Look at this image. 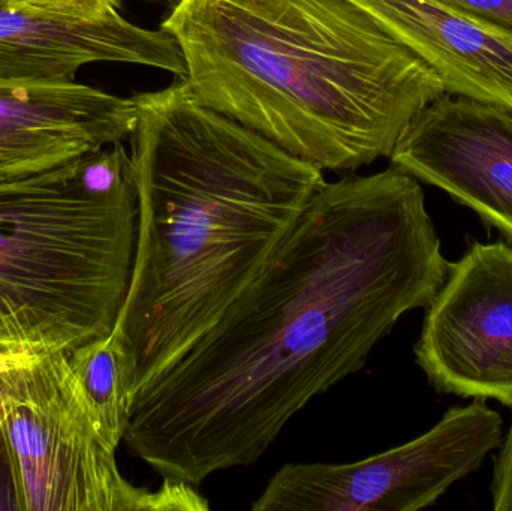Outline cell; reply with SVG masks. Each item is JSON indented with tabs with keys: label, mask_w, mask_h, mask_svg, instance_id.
I'll list each match as a JSON object with an SVG mask.
<instances>
[{
	"label": "cell",
	"mask_w": 512,
	"mask_h": 511,
	"mask_svg": "<svg viewBox=\"0 0 512 511\" xmlns=\"http://www.w3.org/2000/svg\"><path fill=\"white\" fill-rule=\"evenodd\" d=\"M450 269L414 176L393 165L325 182L218 323L134 396L129 452L197 488L255 464Z\"/></svg>",
	"instance_id": "1"
},
{
	"label": "cell",
	"mask_w": 512,
	"mask_h": 511,
	"mask_svg": "<svg viewBox=\"0 0 512 511\" xmlns=\"http://www.w3.org/2000/svg\"><path fill=\"white\" fill-rule=\"evenodd\" d=\"M132 101L137 254L113 333L128 353L135 396L218 323L325 179L206 107L185 78Z\"/></svg>",
	"instance_id": "2"
},
{
	"label": "cell",
	"mask_w": 512,
	"mask_h": 511,
	"mask_svg": "<svg viewBox=\"0 0 512 511\" xmlns=\"http://www.w3.org/2000/svg\"><path fill=\"white\" fill-rule=\"evenodd\" d=\"M161 29L206 107L322 171L390 158L411 120L447 93L351 0H174Z\"/></svg>",
	"instance_id": "3"
},
{
	"label": "cell",
	"mask_w": 512,
	"mask_h": 511,
	"mask_svg": "<svg viewBox=\"0 0 512 511\" xmlns=\"http://www.w3.org/2000/svg\"><path fill=\"white\" fill-rule=\"evenodd\" d=\"M138 215L123 141L0 185V356L68 353L113 332Z\"/></svg>",
	"instance_id": "4"
},
{
	"label": "cell",
	"mask_w": 512,
	"mask_h": 511,
	"mask_svg": "<svg viewBox=\"0 0 512 511\" xmlns=\"http://www.w3.org/2000/svg\"><path fill=\"white\" fill-rule=\"evenodd\" d=\"M0 413L24 511H206L197 486L120 474L63 351L0 356Z\"/></svg>",
	"instance_id": "5"
},
{
	"label": "cell",
	"mask_w": 512,
	"mask_h": 511,
	"mask_svg": "<svg viewBox=\"0 0 512 511\" xmlns=\"http://www.w3.org/2000/svg\"><path fill=\"white\" fill-rule=\"evenodd\" d=\"M504 440L484 399L448 410L426 434L349 464H288L252 511H418L477 471Z\"/></svg>",
	"instance_id": "6"
},
{
	"label": "cell",
	"mask_w": 512,
	"mask_h": 511,
	"mask_svg": "<svg viewBox=\"0 0 512 511\" xmlns=\"http://www.w3.org/2000/svg\"><path fill=\"white\" fill-rule=\"evenodd\" d=\"M426 309L415 357L430 383L512 407V245L474 243Z\"/></svg>",
	"instance_id": "7"
},
{
	"label": "cell",
	"mask_w": 512,
	"mask_h": 511,
	"mask_svg": "<svg viewBox=\"0 0 512 511\" xmlns=\"http://www.w3.org/2000/svg\"><path fill=\"white\" fill-rule=\"evenodd\" d=\"M390 158L474 210L512 245V111L445 93L411 120Z\"/></svg>",
	"instance_id": "8"
},
{
	"label": "cell",
	"mask_w": 512,
	"mask_h": 511,
	"mask_svg": "<svg viewBox=\"0 0 512 511\" xmlns=\"http://www.w3.org/2000/svg\"><path fill=\"white\" fill-rule=\"evenodd\" d=\"M132 98L86 84L0 86V185L131 137Z\"/></svg>",
	"instance_id": "9"
},
{
	"label": "cell",
	"mask_w": 512,
	"mask_h": 511,
	"mask_svg": "<svg viewBox=\"0 0 512 511\" xmlns=\"http://www.w3.org/2000/svg\"><path fill=\"white\" fill-rule=\"evenodd\" d=\"M101 62L150 66L179 78L186 72L173 36L120 14L83 23L0 6V86L72 83L78 69Z\"/></svg>",
	"instance_id": "10"
},
{
	"label": "cell",
	"mask_w": 512,
	"mask_h": 511,
	"mask_svg": "<svg viewBox=\"0 0 512 511\" xmlns=\"http://www.w3.org/2000/svg\"><path fill=\"white\" fill-rule=\"evenodd\" d=\"M418 54L450 95L512 111V41L435 0H351Z\"/></svg>",
	"instance_id": "11"
},
{
	"label": "cell",
	"mask_w": 512,
	"mask_h": 511,
	"mask_svg": "<svg viewBox=\"0 0 512 511\" xmlns=\"http://www.w3.org/2000/svg\"><path fill=\"white\" fill-rule=\"evenodd\" d=\"M90 416L108 446L125 437L132 407L131 362L113 332L66 353Z\"/></svg>",
	"instance_id": "12"
},
{
	"label": "cell",
	"mask_w": 512,
	"mask_h": 511,
	"mask_svg": "<svg viewBox=\"0 0 512 511\" xmlns=\"http://www.w3.org/2000/svg\"><path fill=\"white\" fill-rule=\"evenodd\" d=\"M6 5L44 17L96 23L119 14L123 0H6Z\"/></svg>",
	"instance_id": "13"
},
{
	"label": "cell",
	"mask_w": 512,
	"mask_h": 511,
	"mask_svg": "<svg viewBox=\"0 0 512 511\" xmlns=\"http://www.w3.org/2000/svg\"><path fill=\"white\" fill-rule=\"evenodd\" d=\"M512 41V0H435Z\"/></svg>",
	"instance_id": "14"
},
{
	"label": "cell",
	"mask_w": 512,
	"mask_h": 511,
	"mask_svg": "<svg viewBox=\"0 0 512 511\" xmlns=\"http://www.w3.org/2000/svg\"><path fill=\"white\" fill-rule=\"evenodd\" d=\"M501 452L496 459L492 480L493 509L512 511V420L507 435L502 440Z\"/></svg>",
	"instance_id": "15"
},
{
	"label": "cell",
	"mask_w": 512,
	"mask_h": 511,
	"mask_svg": "<svg viewBox=\"0 0 512 511\" xmlns=\"http://www.w3.org/2000/svg\"><path fill=\"white\" fill-rule=\"evenodd\" d=\"M0 510H24L11 449L3 431L2 413H0Z\"/></svg>",
	"instance_id": "16"
},
{
	"label": "cell",
	"mask_w": 512,
	"mask_h": 511,
	"mask_svg": "<svg viewBox=\"0 0 512 511\" xmlns=\"http://www.w3.org/2000/svg\"><path fill=\"white\" fill-rule=\"evenodd\" d=\"M6 5V0H0V6Z\"/></svg>",
	"instance_id": "17"
}]
</instances>
